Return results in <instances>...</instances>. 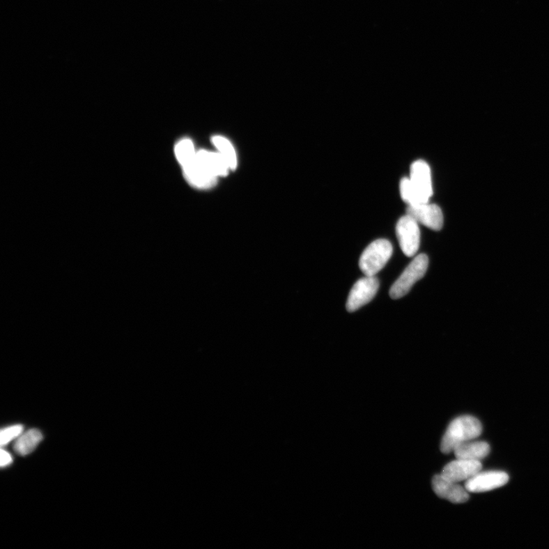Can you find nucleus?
Masks as SVG:
<instances>
[{"label":"nucleus","mask_w":549,"mask_h":549,"mask_svg":"<svg viewBox=\"0 0 549 549\" xmlns=\"http://www.w3.org/2000/svg\"><path fill=\"white\" fill-rule=\"evenodd\" d=\"M197 152L190 139H183L176 145L175 155L180 165L184 167L195 160Z\"/></svg>","instance_id":"obj_15"},{"label":"nucleus","mask_w":549,"mask_h":549,"mask_svg":"<svg viewBox=\"0 0 549 549\" xmlns=\"http://www.w3.org/2000/svg\"><path fill=\"white\" fill-rule=\"evenodd\" d=\"M428 265L429 260L426 254L416 256L392 286L390 296L393 300L406 295L416 282L425 276Z\"/></svg>","instance_id":"obj_3"},{"label":"nucleus","mask_w":549,"mask_h":549,"mask_svg":"<svg viewBox=\"0 0 549 549\" xmlns=\"http://www.w3.org/2000/svg\"><path fill=\"white\" fill-rule=\"evenodd\" d=\"M22 433L23 426L22 425H14L4 428L1 431V437H0L1 446L4 447L13 440L17 439Z\"/></svg>","instance_id":"obj_18"},{"label":"nucleus","mask_w":549,"mask_h":549,"mask_svg":"<svg viewBox=\"0 0 549 549\" xmlns=\"http://www.w3.org/2000/svg\"><path fill=\"white\" fill-rule=\"evenodd\" d=\"M509 481V475L504 472L481 471L467 480L465 488L471 493H483L503 487Z\"/></svg>","instance_id":"obj_7"},{"label":"nucleus","mask_w":549,"mask_h":549,"mask_svg":"<svg viewBox=\"0 0 549 549\" xmlns=\"http://www.w3.org/2000/svg\"><path fill=\"white\" fill-rule=\"evenodd\" d=\"M42 439V433L38 430H29L26 433H22L20 437L16 439L14 449L18 454L21 456H27L36 449Z\"/></svg>","instance_id":"obj_14"},{"label":"nucleus","mask_w":549,"mask_h":549,"mask_svg":"<svg viewBox=\"0 0 549 549\" xmlns=\"http://www.w3.org/2000/svg\"><path fill=\"white\" fill-rule=\"evenodd\" d=\"M396 233L403 253L409 257L415 256L421 244L419 223L406 215L399 221Z\"/></svg>","instance_id":"obj_4"},{"label":"nucleus","mask_w":549,"mask_h":549,"mask_svg":"<svg viewBox=\"0 0 549 549\" xmlns=\"http://www.w3.org/2000/svg\"><path fill=\"white\" fill-rule=\"evenodd\" d=\"M435 493L441 498L454 504H463L470 499V492L459 486L458 482L451 481L442 474L435 475L433 479Z\"/></svg>","instance_id":"obj_8"},{"label":"nucleus","mask_w":549,"mask_h":549,"mask_svg":"<svg viewBox=\"0 0 549 549\" xmlns=\"http://www.w3.org/2000/svg\"><path fill=\"white\" fill-rule=\"evenodd\" d=\"M393 247L389 240H375L362 253L359 260V268L366 277H375L390 260Z\"/></svg>","instance_id":"obj_2"},{"label":"nucleus","mask_w":549,"mask_h":549,"mask_svg":"<svg viewBox=\"0 0 549 549\" xmlns=\"http://www.w3.org/2000/svg\"><path fill=\"white\" fill-rule=\"evenodd\" d=\"M13 462V457L10 454L3 449H1V466L3 467L10 465Z\"/></svg>","instance_id":"obj_19"},{"label":"nucleus","mask_w":549,"mask_h":549,"mask_svg":"<svg viewBox=\"0 0 549 549\" xmlns=\"http://www.w3.org/2000/svg\"><path fill=\"white\" fill-rule=\"evenodd\" d=\"M212 143L221 155L227 160L231 169H235L238 166V157L232 144L222 136L213 137Z\"/></svg>","instance_id":"obj_16"},{"label":"nucleus","mask_w":549,"mask_h":549,"mask_svg":"<svg viewBox=\"0 0 549 549\" xmlns=\"http://www.w3.org/2000/svg\"><path fill=\"white\" fill-rule=\"evenodd\" d=\"M421 204L429 203L433 195L431 171L424 160H417L410 167L409 177Z\"/></svg>","instance_id":"obj_5"},{"label":"nucleus","mask_w":549,"mask_h":549,"mask_svg":"<svg viewBox=\"0 0 549 549\" xmlns=\"http://www.w3.org/2000/svg\"><path fill=\"white\" fill-rule=\"evenodd\" d=\"M183 169L185 179L193 187L208 189L214 187L216 183L217 177L209 173L201 166L196 157L190 164L183 167Z\"/></svg>","instance_id":"obj_11"},{"label":"nucleus","mask_w":549,"mask_h":549,"mask_svg":"<svg viewBox=\"0 0 549 549\" xmlns=\"http://www.w3.org/2000/svg\"><path fill=\"white\" fill-rule=\"evenodd\" d=\"M400 192L401 199L405 201V203L408 206L421 205L409 178H403L401 180Z\"/></svg>","instance_id":"obj_17"},{"label":"nucleus","mask_w":549,"mask_h":549,"mask_svg":"<svg viewBox=\"0 0 549 549\" xmlns=\"http://www.w3.org/2000/svg\"><path fill=\"white\" fill-rule=\"evenodd\" d=\"M490 451V448L488 442L472 440L458 447L454 450V454L457 458L481 461V459L488 456Z\"/></svg>","instance_id":"obj_13"},{"label":"nucleus","mask_w":549,"mask_h":549,"mask_svg":"<svg viewBox=\"0 0 549 549\" xmlns=\"http://www.w3.org/2000/svg\"><path fill=\"white\" fill-rule=\"evenodd\" d=\"M482 433V425L477 418L462 416L449 425L441 442V451L449 454L462 444L475 440Z\"/></svg>","instance_id":"obj_1"},{"label":"nucleus","mask_w":549,"mask_h":549,"mask_svg":"<svg viewBox=\"0 0 549 549\" xmlns=\"http://www.w3.org/2000/svg\"><path fill=\"white\" fill-rule=\"evenodd\" d=\"M379 282L375 277H366L358 280L350 291L346 309L354 312L370 302L376 296Z\"/></svg>","instance_id":"obj_6"},{"label":"nucleus","mask_w":549,"mask_h":549,"mask_svg":"<svg viewBox=\"0 0 549 549\" xmlns=\"http://www.w3.org/2000/svg\"><path fill=\"white\" fill-rule=\"evenodd\" d=\"M481 470V461L457 458L444 467L441 474L448 479L459 483L470 480Z\"/></svg>","instance_id":"obj_10"},{"label":"nucleus","mask_w":549,"mask_h":549,"mask_svg":"<svg viewBox=\"0 0 549 549\" xmlns=\"http://www.w3.org/2000/svg\"><path fill=\"white\" fill-rule=\"evenodd\" d=\"M196 158L201 166L216 177L227 176L231 169L227 160L219 152L201 150L197 152Z\"/></svg>","instance_id":"obj_12"},{"label":"nucleus","mask_w":549,"mask_h":549,"mask_svg":"<svg viewBox=\"0 0 549 549\" xmlns=\"http://www.w3.org/2000/svg\"><path fill=\"white\" fill-rule=\"evenodd\" d=\"M407 215L428 229L440 231L442 228L443 214L441 208L437 205L426 203L408 206Z\"/></svg>","instance_id":"obj_9"}]
</instances>
